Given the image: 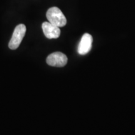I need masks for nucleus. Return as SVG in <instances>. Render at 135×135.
Listing matches in <instances>:
<instances>
[{"mask_svg":"<svg viewBox=\"0 0 135 135\" xmlns=\"http://www.w3.org/2000/svg\"><path fill=\"white\" fill-rule=\"evenodd\" d=\"M46 63L51 66L63 67L68 63V58L61 52H55L47 57Z\"/></svg>","mask_w":135,"mask_h":135,"instance_id":"nucleus-3","label":"nucleus"},{"mask_svg":"<svg viewBox=\"0 0 135 135\" xmlns=\"http://www.w3.org/2000/svg\"><path fill=\"white\" fill-rule=\"evenodd\" d=\"M26 26L23 24L18 25L13 31L12 37L8 44V46L11 50H16L19 47L22 40L26 33Z\"/></svg>","mask_w":135,"mask_h":135,"instance_id":"nucleus-2","label":"nucleus"},{"mask_svg":"<svg viewBox=\"0 0 135 135\" xmlns=\"http://www.w3.org/2000/svg\"><path fill=\"white\" fill-rule=\"evenodd\" d=\"M42 29L45 36L48 39H56L60 36V28L52 25L50 22H44L42 24Z\"/></svg>","mask_w":135,"mask_h":135,"instance_id":"nucleus-5","label":"nucleus"},{"mask_svg":"<svg viewBox=\"0 0 135 135\" xmlns=\"http://www.w3.org/2000/svg\"><path fill=\"white\" fill-rule=\"evenodd\" d=\"M93 37L88 33H85L83 35L79 44L78 51L81 55H85L90 51L92 47Z\"/></svg>","mask_w":135,"mask_h":135,"instance_id":"nucleus-4","label":"nucleus"},{"mask_svg":"<svg viewBox=\"0 0 135 135\" xmlns=\"http://www.w3.org/2000/svg\"><path fill=\"white\" fill-rule=\"evenodd\" d=\"M46 18L50 23L59 28L66 25V18L60 9L57 7L50 8L46 12Z\"/></svg>","mask_w":135,"mask_h":135,"instance_id":"nucleus-1","label":"nucleus"}]
</instances>
